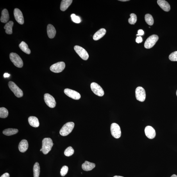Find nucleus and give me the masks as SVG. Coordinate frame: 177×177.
<instances>
[{
  "label": "nucleus",
  "instance_id": "f257e3e1",
  "mask_svg": "<svg viewBox=\"0 0 177 177\" xmlns=\"http://www.w3.org/2000/svg\"><path fill=\"white\" fill-rule=\"evenodd\" d=\"M54 144L51 138H45L42 141V152L44 155H46L51 150Z\"/></svg>",
  "mask_w": 177,
  "mask_h": 177
},
{
  "label": "nucleus",
  "instance_id": "f03ea898",
  "mask_svg": "<svg viewBox=\"0 0 177 177\" xmlns=\"http://www.w3.org/2000/svg\"><path fill=\"white\" fill-rule=\"evenodd\" d=\"M74 124L73 122H68L62 127L60 131V134L62 136H66L71 133L74 127Z\"/></svg>",
  "mask_w": 177,
  "mask_h": 177
},
{
  "label": "nucleus",
  "instance_id": "7ed1b4c3",
  "mask_svg": "<svg viewBox=\"0 0 177 177\" xmlns=\"http://www.w3.org/2000/svg\"><path fill=\"white\" fill-rule=\"evenodd\" d=\"M10 58L11 62L15 66L18 68H22L23 66V63L20 56L15 53H11Z\"/></svg>",
  "mask_w": 177,
  "mask_h": 177
},
{
  "label": "nucleus",
  "instance_id": "20e7f679",
  "mask_svg": "<svg viewBox=\"0 0 177 177\" xmlns=\"http://www.w3.org/2000/svg\"><path fill=\"white\" fill-rule=\"evenodd\" d=\"M8 86L16 97L19 98L23 96V92L22 90L13 82L10 81L8 83Z\"/></svg>",
  "mask_w": 177,
  "mask_h": 177
},
{
  "label": "nucleus",
  "instance_id": "39448f33",
  "mask_svg": "<svg viewBox=\"0 0 177 177\" xmlns=\"http://www.w3.org/2000/svg\"><path fill=\"white\" fill-rule=\"evenodd\" d=\"M158 37L157 35H152L147 38L144 44V47L146 49H150L153 47L157 42Z\"/></svg>",
  "mask_w": 177,
  "mask_h": 177
},
{
  "label": "nucleus",
  "instance_id": "423d86ee",
  "mask_svg": "<svg viewBox=\"0 0 177 177\" xmlns=\"http://www.w3.org/2000/svg\"><path fill=\"white\" fill-rule=\"evenodd\" d=\"M111 134L116 138H119L121 136V131L119 126L116 123H113L111 126Z\"/></svg>",
  "mask_w": 177,
  "mask_h": 177
},
{
  "label": "nucleus",
  "instance_id": "0eeeda50",
  "mask_svg": "<svg viewBox=\"0 0 177 177\" xmlns=\"http://www.w3.org/2000/svg\"><path fill=\"white\" fill-rule=\"evenodd\" d=\"M135 97L137 100L140 102H143L146 99V92L143 88L138 87L136 88Z\"/></svg>",
  "mask_w": 177,
  "mask_h": 177
},
{
  "label": "nucleus",
  "instance_id": "6e6552de",
  "mask_svg": "<svg viewBox=\"0 0 177 177\" xmlns=\"http://www.w3.org/2000/svg\"><path fill=\"white\" fill-rule=\"evenodd\" d=\"M74 48L77 54L83 60H87L89 58V55L87 52L83 48L76 45L74 47Z\"/></svg>",
  "mask_w": 177,
  "mask_h": 177
},
{
  "label": "nucleus",
  "instance_id": "1a4fd4ad",
  "mask_svg": "<svg viewBox=\"0 0 177 177\" xmlns=\"http://www.w3.org/2000/svg\"><path fill=\"white\" fill-rule=\"evenodd\" d=\"M91 88L92 91L94 93L99 97H103L104 94V92L103 88L98 84L93 82L91 84Z\"/></svg>",
  "mask_w": 177,
  "mask_h": 177
},
{
  "label": "nucleus",
  "instance_id": "9d476101",
  "mask_svg": "<svg viewBox=\"0 0 177 177\" xmlns=\"http://www.w3.org/2000/svg\"><path fill=\"white\" fill-rule=\"evenodd\" d=\"M65 67V64L64 62H60L52 65L50 68L51 71L55 73H59L62 72Z\"/></svg>",
  "mask_w": 177,
  "mask_h": 177
},
{
  "label": "nucleus",
  "instance_id": "9b49d317",
  "mask_svg": "<svg viewBox=\"0 0 177 177\" xmlns=\"http://www.w3.org/2000/svg\"><path fill=\"white\" fill-rule=\"evenodd\" d=\"M44 100L47 105L51 108L55 107L56 103L54 97L49 94H45L44 95Z\"/></svg>",
  "mask_w": 177,
  "mask_h": 177
},
{
  "label": "nucleus",
  "instance_id": "f8f14e48",
  "mask_svg": "<svg viewBox=\"0 0 177 177\" xmlns=\"http://www.w3.org/2000/svg\"><path fill=\"white\" fill-rule=\"evenodd\" d=\"M64 93L67 96L74 99L79 100L81 98L80 94L75 91L67 88L64 90Z\"/></svg>",
  "mask_w": 177,
  "mask_h": 177
},
{
  "label": "nucleus",
  "instance_id": "ddd939ff",
  "mask_svg": "<svg viewBox=\"0 0 177 177\" xmlns=\"http://www.w3.org/2000/svg\"><path fill=\"white\" fill-rule=\"evenodd\" d=\"M14 15L17 21L20 24L24 23V19L21 11L19 9L15 8L14 10Z\"/></svg>",
  "mask_w": 177,
  "mask_h": 177
},
{
  "label": "nucleus",
  "instance_id": "4468645a",
  "mask_svg": "<svg viewBox=\"0 0 177 177\" xmlns=\"http://www.w3.org/2000/svg\"><path fill=\"white\" fill-rule=\"evenodd\" d=\"M145 135L149 139H152L155 137L156 132L155 129L151 126H147L145 129Z\"/></svg>",
  "mask_w": 177,
  "mask_h": 177
},
{
  "label": "nucleus",
  "instance_id": "2eb2a0df",
  "mask_svg": "<svg viewBox=\"0 0 177 177\" xmlns=\"http://www.w3.org/2000/svg\"><path fill=\"white\" fill-rule=\"evenodd\" d=\"M157 3L160 7L166 12H168L170 10L171 7L170 4L166 1L164 0H158Z\"/></svg>",
  "mask_w": 177,
  "mask_h": 177
},
{
  "label": "nucleus",
  "instance_id": "dca6fc26",
  "mask_svg": "<svg viewBox=\"0 0 177 177\" xmlns=\"http://www.w3.org/2000/svg\"><path fill=\"white\" fill-rule=\"evenodd\" d=\"M47 33L48 37L50 38H54L56 35V30L54 26L51 24L48 25Z\"/></svg>",
  "mask_w": 177,
  "mask_h": 177
},
{
  "label": "nucleus",
  "instance_id": "f3484780",
  "mask_svg": "<svg viewBox=\"0 0 177 177\" xmlns=\"http://www.w3.org/2000/svg\"><path fill=\"white\" fill-rule=\"evenodd\" d=\"M96 165L94 163L90 162L88 161H85L82 165V168L84 171H91L94 168Z\"/></svg>",
  "mask_w": 177,
  "mask_h": 177
},
{
  "label": "nucleus",
  "instance_id": "a211bd4d",
  "mask_svg": "<svg viewBox=\"0 0 177 177\" xmlns=\"http://www.w3.org/2000/svg\"><path fill=\"white\" fill-rule=\"evenodd\" d=\"M106 32V30L104 28H102L97 31L95 33L93 37V38L95 40H97L104 37Z\"/></svg>",
  "mask_w": 177,
  "mask_h": 177
},
{
  "label": "nucleus",
  "instance_id": "6ab92c4d",
  "mask_svg": "<svg viewBox=\"0 0 177 177\" xmlns=\"http://www.w3.org/2000/svg\"><path fill=\"white\" fill-rule=\"evenodd\" d=\"M28 143L27 141L23 139L21 141L19 145V149L20 152L21 153H24L28 149Z\"/></svg>",
  "mask_w": 177,
  "mask_h": 177
},
{
  "label": "nucleus",
  "instance_id": "aec40b11",
  "mask_svg": "<svg viewBox=\"0 0 177 177\" xmlns=\"http://www.w3.org/2000/svg\"><path fill=\"white\" fill-rule=\"evenodd\" d=\"M28 122L30 125L34 127H38L40 125L39 121L37 117L33 116L29 117Z\"/></svg>",
  "mask_w": 177,
  "mask_h": 177
},
{
  "label": "nucleus",
  "instance_id": "412c9836",
  "mask_svg": "<svg viewBox=\"0 0 177 177\" xmlns=\"http://www.w3.org/2000/svg\"><path fill=\"white\" fill-rule=\"evenodd\" d=\"M72 2V0H62L61 2L60 6L61 10L62 11L66 10L71 5Z\"/></svg>",
  "mask_w": 177,
  "mask_h": 177
},
{
  "label": "nucleus",
  "instance_id": "4be33fe9",
  "mask_svg": "<svg viewBox=\"0 0 177 177\" xmlns=\"http://www.w3.org/2000/svg\"><path fill=\"white\" fill-rule=\"evenodd\" d=\"M9 19V15L8 11L6 9H4L2 11L1 21L3 23H6Z\"/></svg>",
  "mask_w": 177,
  "mask_h": 177
},
{
  "label": "nucleus",
  "instance_id": "5701e85b",
  "mask_svg": "<svg viewBox=\"0 0 177 177\" xmlns=\"http://www.w3.org/2000/svg\"><path fill=\"white\" fill-rule=\"evenodd\" d=\"M13 25V22L12 21L7 23L4 27V29L5 30V32L7 34L10 35L12 34V28Z\"/></svg>",
  "mask_w": 177,
  "mask_h": 177
},
{
  "label": "nucleus",
  "instance_id": "b1692460",
  "mask_svg": "<svg viewBox=\"0 0 177 177\" xmlns=\"http://www.w3.org/2000/svg\"><path fill=\"white\" fill-rule=\"evenodd\" d=\"M20 48L22 51L27 54H30L31 52L30 50L28 48V45L24 42H22L19 45Z\"/></svg>",
  "mask_w": 177,
  "mask_h": 177
},
{
  "label": "nucleus",
  "instance_id": "393cba45",
  "mask_svg": "<svg viewBox=\"0 0 177 177\" xmlns=\"http://www.w3.org/2000/svg\"><path fill=\"white\" fill-rule=\"evenodd\" d=\"M19 131L17 129L9 128L5 129L3 131V133L4 135H7L10 136L17 133Z\"/></svg>",
  "mask_w": 177,
  "mask_h": 177
},
{
  "label": "nucleus",
  "instance_id": "a878e982",
  "mask_svg": "<svg viewBox=\"0 0 177 177\" xmlns=\"http://www.w3.org/2000/svg\"><path fill=\"white\" fill-rule=\"evenodd\" d=\"M34 177H39L40 167L39 163L36 162L33 167Z\"/></svg>",
  "mask_w": 177,
  "mask_h": 177
},
{
  "label": "nucleus",
  "instance_id": "bb28decb",
  "mask_svg": "<svg viewBox=\"0 0 177 177\" xmlns=\"http://www.w3.org/2000/svg\"><path fill=\"white\" fill-rule=\"evenodd\" d=\"M145 21L150 25H152L154 24V20L152 15L150 14H147L145 15Z\"/></svg>",
  "mask_w": 177,
  "mask_h": 177
},
{
  "label": "nucleus",
  "instance_id": "cd10ccee",
  "mask_svg": "<svg viewBox=\"0 0 177 177\" xmlns=\"http://www.w3.org/2000/svg\"><path fill=\"white\" fill-rule=\"evenodd\" d=\"M8 115V111L7 109L4 107L0 108V117L6 118Z\"/></svg>",
  "mask_w": 177,
  "mask_h": 177
},
{
  "label": "nucleus",
  "instance_id": "c85d7f7f",
  "mask_svg": "<svg viewBox=\"0 0 177 177\" xmlns=\"http://www.w3.org/2000/svg\"><path fill=\"white\" fill-rule=\"evenodd\" d=\"M74 153V150L71 146L69 147L65 150L64 154L65 156H72Z\"/></svg>",
  "mask_w": 177,
  "mask_h": 177
},
{
  "label": "nucleus",
  "instance_id": "c756f323",
  "mask_svg": "<svg viewBox=\"0 0 177 177\" xmlns=\"http://www.w3.org/2000/svg\"><path fill=\"white\" fill-rule=\"evenodd\" d=\"M130 17L128 19V22L131 24H135L137 21V16L135 13H131Z\"/></svg>",
  "mask_w": 177,
  "mask_h": 177
},
{
  "label": "nucleus",
  "instance_id": "7c9ffc66",
  "mask_svg": "<svg viewBox=\"0 0 177 177\" xmlns=\"http://www.w3.org/2000/svg\"><path fill=\"white\" fill-rule=\"evenodd\" d=\"M72 21L76 23H79L81 22L80 18L74 14H72L71 15Z\"/></svg>",
  "mask_w": 177,
  "mask_h": 177
},
{
  "label": "nucleus",
  "instance_id": "2f4dec72",
  "mask_svg": "<svg viewBox=\"0 0 177 177\" xmlns=\"http://www.w3.org/2000/svg\"><path fill=\"white\" fill-rule=\"evenodd\" d=\"M169 59L173 62H177V51L174 52L170 54Z\"/></svg>",
  "mask_w": 177,
  "mask_h": 177
},
{
  "label": "nucleus",
  "instance_id": "473e14b6",
  "mask_svg": "<svg viewBox=\"0 0 177 177\" xmlns=\"http://www.w3.org/2000/svg\"><path fill=\"white\" fill-rule=\"evenodd\" d=\"M68 171V167L66 166H64L62 167L61 169L60 172V174L61 176H65L66 175Z\"/></svg>",
  "mask_w": 177,
  "mask_h": 177
},
{
  "label": "nucleus",
  "instance_id": "72a5a7b5",
  "mask_svg": "<svg viewBox=\"0 0 177 177\" xmlns=\"http://www.w3.org/2000/svg\"><path fill=\"white\" fill-rule=\"evenodd\" d=\"M143 41V40L142 37L139 36V37H137L136 39V42L138 44H139V43H141Z\"/></svg>",
  "mask_w": 177,
  "mask_h": 177
},
{
  "label": "nucleus",
  "instance_id": "f704fd0d",
  "mask_svg": "<svg viewBox=\"0 0 177 177\" xmlns=\"http://www.w3.org/2000/svg\"><path fill=\"white\" fill-rule=\"evenodd\" d=\"M144 34V32L142 30H139L138 31V34L137 36H143Z\"/></svg>",
  "mask_w": 177,
  "mask_h": 177
},
{
  "label": "nucleus",
  "instance_id": "c9c22d12",
  "mask_svg": "<svg viewBox=\"0 0 177 177\" xmlns=\"http://www.w3.org/2000/svg\"><path fill=\"white\" fill-rule=\"evenodd\" d=\"M1 177H10V175L7 172L3 174L1 176Z\"/></svg>",
  "mask_w": 177,
  "mask_h": 177
},
{
  "label": "nucleus",
  "instance_id": "e433bc0d",
  "mask_svg": "<svg viewBox=\"0 0 177 177\" xmlns=\"http://www.w3.org/2000/svg\"><path fill=\"white\" fill-rule=\"evenodd\" d=\"M10 76V74L7 73H5L4 74V77L5 78H8Z\"/></svg>",
  "mask_w": 177,
  "mask_h": 177
},
{
  "label": "nucleus",
  "instance_id": "4c0bfd02",
  "mask_svg": "<svg viewBox=\"0 0 177 177\" xmlns=\"http://www.w3.org/2000/svg\"><path fill=\"white\" fill-rule=\"evenodd\" d=\"M119 1H129V0H119Z\"/></svg>",
  "mask_w": 177,
  "mask_h": 177
},
{
  "label": "nucleus",
  "instance_id": "58836bf2",
  "mask_svg": "<svg viewBox=\"0 0 177 177\" xmlns=\"http://www.w3.org/2000/svg\"><path fill=\"white\" fill-rule=\"evenodd\" d=\"M171 177H177V176L176 174H173Z\"/></svg>",
  "mask_w": 177,
  "mask_h": 177
},
{
  "label": "nucleus",
  "instance_id": "ea45409f",
  "mask_svg": "<svg viewBox=\"0 0 177 177\" xmlns=\"http://www.w3.org/2000/svg\"><path fill=\"white\" fill-rule=\"evenodd\" d=\"M113 177H124L122 176H113Z\"/></svg>",
  "mask_w": 177,
  "mask_h": 177
},
{
  "label": "nucleus",
  "instance_id": "a19ab883",
  "mask_svg": "<svg viewBox=\"0 0 177 177\" xmlns=\"http://www.w3.org/2000/svg\"><path fill=\"white\" fill-rule=\"evenodd\" d=\"M40 151H42V148L41 149H40Z\"/></svg>",
  "mask_w": 177,
  "mask_h": 177
},
{
  "label": "nucleus",
  "instance_id": "79ce46f5",
  "mask_svg": "<svg viewBox=\"0 0 177 177\" xmlns=\"http://www.w3.org/2000/svg\"><path fill=\"white\" fill-rule=\"evenodd\" d=\"M176 96H177V91H176Z\"/></svg>",
  "mask_w": 177,
  "mask_h": 177
}]
</instances>
